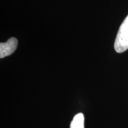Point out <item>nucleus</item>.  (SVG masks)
<instances>
[{"instance_id": "nucleus-3", "label": "nucleus", "mask_w": 128, "mask_h": 128, "mask_svg": "<svg viewBox=\"0 0 128 128\" xmlns=\"http://www.w3.org/2000/svg\"><path fill=\"white\" fill-rule=\"evenodd\" d=\"M70 128H84V116L82 113H78L74 117Z\"/></svg>"}, {"instance_id": "nucleus-2", "label": "nucleus", "mask_w": 128, "mask_h": 128, "mask_svg": "<svg viewBox=\"0 0 128 128\" xmlns=\"http://www.w3.org/2000/svg\"><path fill=\"white\" fill-rule=\"evenodd\" d=\"M18 41L15 38H11L5 43L0 44V58H4L12 55L17 49Z\"/></svg>"}, {"instance_id": "nucleus-1", "label": "nucleus", "mask_w": 128, "mask_h": 128, "mask_svg": "<svg viewBox=\"0 0 128 128\" xmlns=\"http://www.w3.org/2000/svg\"><path fill=\"white\" fill-rule=\"evenodd\" d=\"M114 48L118 53H122L128 49V15L120 26Z\"/></svg>"}]
</instances>
